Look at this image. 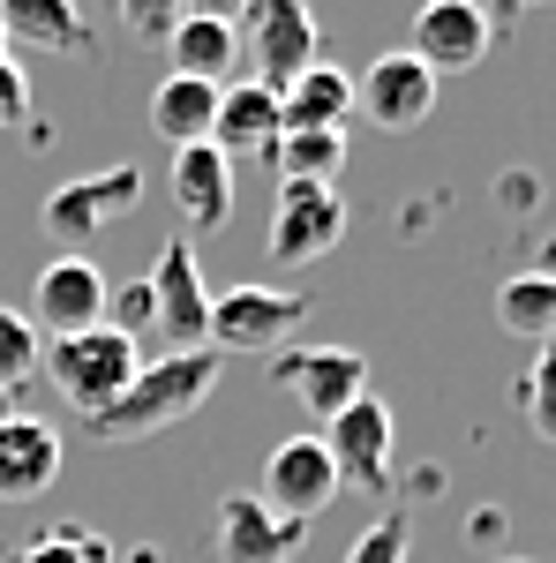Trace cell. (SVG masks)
<instances>
[{
	"label": "cell",
	"instance_id": "cell-1",
	"mask_svg": "<svg viewBox=\"0 0 556 563\" xmlns=\"http://www.w3.org/2000/svg\"><path fill=\"white\" fill-rule=\"evenodd\" d=\"M218 376H226V361H218L211 346L196 353H159V361H143L129 376V390L113 398V406H98L84 429L98 435V443H143V435L173 429V421H188L196 406H211Z\"/></svg>",
	"mask_w": 556,
	"mask_h": 563
},
{
	"label": "cell",
	"instance_id": "cell-2",
	"mask_svg": "<svg viewBox=\"0 0 556 563\" xmlns=\"http://www.w3.org/2000/svg\"><path fill=\"white\" fill-rule=\"evenodd\" d=\"M39 368H45V384L90 421L98 406H113V398L129 390V376L143 368V346L121 339L113 323H98V331H76V339H45Z\"/></svg>",
	"mask_w": 556,
	"mask_h": 563
},
{
	"label": "cell",
	"instance_id": "cell-3",
	"mask_svg": "<svg viewBox=\"0 0 556 563\" xmlns=\"http://www.w3.org/2000/svg\"><path fill=\"white\" fill-rule=\"evenodd\" d=\"M233 38L249 53V84L286 90L294 76H308L324 60V31H316V8L308 0H249V15L233 23Z\"/></svg>",
	"mask_w": 556,
	"mask_h": 563
},
{
	"label": "cell",
	"instance_id": "cell-4",
	"mask_svg": "<svg viewBox=\"0 0 556 563\" xmlns=\"http://www.w3.org/2000/svg\"><path fill=\"white\" fill-rule=\"evenodd\" d=\"M308 294H286V286H226V294H211V339L204 346L226 361V353H271L294 339L301 323H308Z\"/></svg>",
	"mask_w": 556,
	"mask_h": 563
},
{
	"label": "cell",
	"instance_id": "cell-5",
	"mask_svg": "<svg viewBox=\"0 0 556 563\" xmlns=\"http://www.w3.org/2000/svg\"><path fill=\"white\" fill-rule=\"evenodd\" d=\"M135 203H143V166H106V174L61 180V188L39 203V225L68 249V256H84V241H98L106 225H121Z\"/></svg>",
	"mask_w": 556,
	"mask_h": 563
},
{
	"label": "cell",
	"instance_id": "cell-6",
	"mask_svg": "<svg viewBox=\"0 0 556 563\" xmlns=\"http://www.w3.org/2000/svg\"><path fill=\"white\" fill-rule=\"evenodd\" d=\"M271 263H324L346 241V196L324 188V180H279V203H271Z\"/></svg>",
	"mask_w": 556,
	"mask_h": 563
},
{
	"label": "cell",
	"instance_id": "cell-7",
	"mask_svg": "<svg viewBox=\"0 0 556 563\" xmlns=\"http://www.w3.org/2000/svg\"><path fill=\"white\" fill-rule=\"evenodd\" d=\"M489 45H497V23H489L481 0H422V8H414V31H406V53L422 60L436 84L481 68Z\"/></svg>",
	"mask_w": 556,
	"mask_h": 563
},
{
	"label": "cell",
	"instance_id": "cell-8",
	"mask_svg": "<svg viewBox=\"0 0 556 563\" xmlns=\"http://www.w3.org/2000/svg\"><path fill=\"white\" fill-rule=\"evenodd\" d=\"M151 308H159V339L166 353H196L211 339V286H204V263H196V241H166L159 263H151Z\"/></svg>",
	"mask_w": 556,
	"mask_h": 563
},
{
	"label": "cell",
	"instance_id": "cell-9",
	"mask_svg": "<svg viewBox=\"0 0 556 563\" xmlns=\"http://www.w3.org/2000/svg\"><path fill=\"white\" fill-rule=\"evenodd\" d=\"M353 113H361L369 129H384V135L422 129L428 113H436V76H428L406 45H391V53H377V60L353 76Z\"/></svg>",
	"mask_w": 556,
	"mask_h": 563
},
{
	"label": "cell",
	"instance_id": "cell-10",
	"mask_svg": "<svg viewBox=\"0 0 556 563\" xmlns=\"http://www.w3.org/2000/svg\"><path fill=\"white\" fill-rule=\"evenodd\" d=\"M324 451H331V466H339V488L391 496V481H399L391 474V406L377 398V390L324 421Z\"/></svg>",
	"mask_w": 556,
	"mask_h": 563
},
{
	"label": "cell",
	"instance_id": "cell-11",
	"mask_svg": "<svg viewBox=\"0 0 556 563\" xmlns=\"http://www.w3.org/2000/svg\"><path fill=\"white\" fill-rule=\"evenodd\" d=\"M271 384H286L316 421H331L353 398H369V361L353 346H279L271 353Z\"/></svg>",
	"mask_w": 556,
	"mask_h": 563
},
{
	"label": "cell",
	"instance_id": "cell-12",
	"mask_svg": "<svg viewBox=\"0 0 556 563\" xmlns=\"http://www.w3.org/2000/svg\"><path fill=\"white\" fill-rule=\"evenodd\" d=\"M106 271L90 256H53L31 286V331L39 339H76V331H98L106 323Z\"/></svg>",
	"mask_w": 556,
	"mask_h": 563
},
{
	"label": "cell",
	"instance_id": "cell-13",
	"mask_svg": "<svg viewBox=\"0 0 556 563\" xmlns=\"http://www.w3.org/2000/svg\"><path fill=\"white\" fill-rule=\"evenodd\" d=\"M331 496H339V466H331L324 435H286V443H271V459H263V504H271L279 519L308 526Z\"/></svg>",
	"mask_w": 556,
	"mask_h": 563
},
{
	"label": "cell",
	"instance_id": "cell-14",
	"mask_svg": "<svg viewBox=\"0 0 556 563\" xmlns=\"http://www.w3.org/2000/svg\"><path fill=\"white\" fill-rule=\"evenodd\" d=\"M301 549H308V526L301 519H279L249 488L218 496V563H294Z\"/></svg>",
	"mask_w": 556,
	"mask_h": 563
},
{
	"label": "cell",
	"instance_id": "cell-15",
	"mask_svg": "<svg viewBox=\"0 0 556 563\" xmlns=\"http://www.w3.org/2000/svg\"><path fill=\"white\" fill-rule=\"evenodd\" d=\"M279 90L263 84H226L218 90V121H211V151L226 166H271V151H279Z\"/></svg>",
	"mask_w": 556,
	"mask_h": 563
},
{
	"label": "cell",
	"instance_id": "cell-16",
	"mask_svg": "<svg viewBox=\"0 0 556 563\" xmlns=\"http://www.w3.org/2000/svg\"><path fill=\"white\" fill-rule=\"evenodd\" d=\"M61 481V429L39 413L0 421V504H31Z\"/></svg>",
	"mask_w": 556,
	"mask_h": 563
},
{
	"label": "cell",
	"instance_id": "cell-17",
	"mask_svg": "<svg viewBox=\"0 0 556 563\" xmlns=\"http://www.w3.org/2000/svg\"><path fill=\"white\" fill-rule=\"evenodd\" d=\"M173 211H181L188 233H226V218H233V166L218 158L211 143L173 151Z\"/></svg>",
	"mask_w": 556,
	"mask_h": 563
},
{
	"label": "cell",
	"instance_id": "cell-18",
	"mask_svg": "<svg viewBox=\"0 0 556 563\" xmlns=\"http://www.w3.org/2000/svg\"><path fill=\"white\" fill-rule=\"evenodd\" d=\"M346 113H353V76L331 68V60H316L308 76L279 90V121L286 135H346Z\"/></svg>",
	"mask_w": 556,
	"mask_h": 563
},
{
	"label": "cell",
	"instance_id": "cell-19",
	"mask_svg": "<svg viewBox=\"0 0 556 563\" xmlns=\"http://www.w3.org/2000/svg\"><path fill=\"white\" fill-rule=\"evenodd\" d=\"M0 38L31 53H84L90 23L76 0H0Z\"/></svg>",
	"mask_w": 556,
	"mask_h": 563
},
{
	"label": "cell",
	"instance_id": "cell-20",
	"mask_svg": "<svg viewBox=\"0 0 556 563\" xmlns=\"http://www.w3.org/2000/svg\"><path fill=\"white\" fill-rule=\"evenodd\" d=\"M233 60H241V38L226 23H204V15H181L166 31V76H188V84H233Z\"/></svg>",
	"mask_w": 556,
	"mask_h": 563
},
{
	"label": "cell",
	"instance_id": "cell-21",
	"mask_svg": "<svg viewBox=\"0 0 556 563\" xmlns=\"http://www.w3.org/2000/svg\"><path fill=\"white\" fill-rule=\"evenodd\" d=\"M218 121V84H188V76H166L151 90V135L166 151H188V143H211Z\"/></svg>",
	"mask_w": 556,
	"mask_h": 563
},
{
	"label": "cell",
	"instance_id": "cell-22",
	"mask_svg": "<svg viewBox=\"0 0 556 563\" xmlns=\"http://www.w3.org/2000/svg\"><path fill=\"white\" fill-rule=\"evenodd\" d=\"M497 323L526 346H556V271H512L497 286Z\"/></svg>",
	"mask_w": 556,
	"mask_h": 563
},
{
	"label": "cell",
	"instance_id": "cell-23",
	"mask_svg": "<svg viewBox=\"0 0 556 563\" xmlns=\"http://www.w3.org/2000/svg\"><path fill=\"white\" fill-rule=\"evenodd\" d=\"M346 166V135H279V151H271V174L279 180H324Z\"/></svg>",
	"mask_w": 556,
	"mask_h": 563
},
{
	"label": "cell",
	"instance_id": "cell-24",
	"mask_svg": "<svg viewBox=\"0 0 556 563\" xmlns=\"http://www.w3.org/2000/svg\"><path fill=\"white\" fill-rule=\"evenodd\" d=\"M39 353H45V339L31 331V316L23 308H0V390L8 398L39 376Z\"/></svg>",
	"mask_w": 556,
	"mask_h": 563
},
{
	"label": "cell",
	"instance_id": "cell-25",
	"mask_svg": "<svg viewBox=\"0 0 556 563\" xmlns=\"http://www.w3.org/2000/svg\"><path fill=\"white\" fill-rule=\"evenodd\" d=\"M8 563H113V549L90 526H53V533H39L23 556H8Z\"/></svg>",
	"mask_w": 556,
	"mask_h": 563
},
{
	"label": "cell",
	"instance_id": "cell-26",
	"mask_svg": "<svg viewBox=\"0 0 556 563\" xmlns=\"http://www.w3.org/2000/svg\"><path fill=\"white\" fill-rule=\"evenodd\" d=\"M406 556H414V519L406 511H377L369 533L346 549V563H406Z\"/></svg>",
	"mask_w": 556,
	"mask_h": 563
},
{
	"label": "cell",
	"instance_id": "cell-27",
	"mask_svg": "<svg viewBox=\"0 0 556 563\" xmlns=\"http://www.w3.org/2000/svg\"><path fill=\"white\" fill-rule=\"evenodd\" d=\"M526 429L542 443H556V346H542L534 376H526Z\"/></svg>",
	"mask_w": 556,
	"mask_h": 563
},
{
	"label": "cell",
	"instance_id": "cell-28",
	"mask_svg": "<svg viewBox=\"0 0 556 563\" xmlns=\"http://www.w3.org/2000/svg\"><path fill=\"white\" fill-rule=\"evenodd\" d=\"M113 15L129 23L135 38H159V45H166V31L181 23V0H113Z\"/></svg>",
	"mask_w": 556,
	"mask_h": 563
},
{
	"label": "cell",
	"instance_id": "cell-29",
	"mask_svg": "<svg viewBox=\"0 0 556 563\" xmlns=\"http://www.w3.org/2000/svg\"><path fill=\"white\" fill-rule=\"evenodd\" d=\"M23 121H31V76L0 60V129H23Z\"/></svg>",
	"mask_w": 556,
	"mask_h": 563
},
{
	"label": "cell",
	"instance_id": "cell-30",
	"mask_svg": "<svg viewBox=\"0 0 556 563\" xmlns=\"http://www.w3.org/2000/svg\"><path fill=\"white\" fill-rule=\"evenodd\" d=\"M181 15H204V23H226V31H233V23L249 15V0H181Z\"/></svg>",
	"mask_w": 556,
	"mask_h": 563
},
{
	"label": "cell",
	"instance_id": "cell-31",
	"mask_svg": "<svg viewBox=\"0 0 556 563\" xmlns=\"http://www.w3.org/2000/svg\"><path fill=\"white\" fill-rule=\"evenodd\" d=\"M8 413H15V398H8V390H0V421H8Z\"/></svg>",
	"mask_w": 556,
	"mask_h": 563
},
{
	"label": "cell",
	"instance_id": "cell-32",
	"mask_svg": "<svg viewBox=\"0 0 556 563\" xmlns=\"http://www.w3.org/2000/svg\"><path fill=\"white\" fill-rule=\"evenodd\" d=\"M512 8H556V0H512Z\"/></svg>",
	"mask_w": 556,
	"mask_h": 563
},
{
	"label": "cell",
	"instance_id": "cell-33",
	"mask_svg": "<svg viewBox=\"0 0 556 563\" xmlns=\"http://www.w3.org/2000/svg\"><path fill=\"white\" fill-rule=\"evenodd\" d=\"M497 563H526V556H497Z\"/></svg>",
	"mask_w": 556,
	"mask_h": 563
},
{
	"label": "cell",
	"instance_id": "cell-34",
	"mask_svg": "<svg viewBox=\"0 0 556 563\" xmlns=\"http://www.w3.org/2000/svg\"><path fill=\"white\" fill-rule=\"evenodd\" d=\"M0 60H8V38H0Z\"/></svg>",
	"mask_w": 556,
	"mask_h": 563
}]
</instances>
